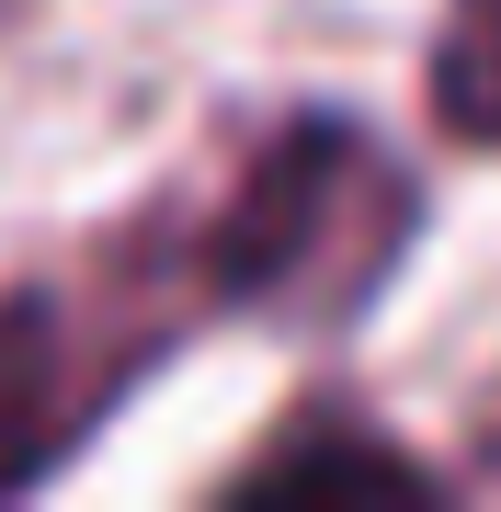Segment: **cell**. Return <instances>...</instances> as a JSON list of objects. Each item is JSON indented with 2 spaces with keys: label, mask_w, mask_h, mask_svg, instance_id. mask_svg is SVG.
Segmentation results:
<instances>
[{
  "label": "cell",
  "mask_w": 501,
  "mask_h": 512,
  "mask_svg": "<svg viewBox=\"0 0 501 512\" xmlns=\"http://www.w3.org/2000/svg\"><path fill=\"white\" fill-rule=\"evenodd\" d=\"M217 319L194 251V205H160L137 228H103V251L57 285H0V501L57 478L103 433V410Z\"/></svg>",
  "instance_id": "6da1fadb"
},
{
  "label": "cell",
  "mask_w": 501,
  "mask_h": 512,
  "mask_svg": "<svg viewBox=\"0 0 501 512\" xmlns=\"http://www.w3.org/2000/svg\"><path fill=\"white\" fill-rule=\"evenodd\" d=\"M422 194L410 171L342 114H297L240 160V183L217 205H194V251H205V296L251 308L274 330H331L353 319L376 285L399 274Z\"/></svg>",
  "instance_id": "7a4b0ae2"
},
{
  "label": "cell",
  "mask_w": 501,
  "mask_h": 512,
  "mask_svg": "<svg viewBox=\"0 0 501 512\" xmlns=\"http://www.w3.org/2000/svg\"><path fill=\"white\" fill-rule=\"evenodd\" d=\"M433 478L410 444H388L376 421H342V410H308V433L262 444L251 467H228L217 501H433Z\"/></svg>",
  "instance_id": "3957f363"
},
{
  "label": "cell",
  "mask_w": 501,
  "mask_h": 512,
  "mask_svg": "<svg viewBox=\"0 0 501 512\" xmlns=\"http://www.w3.org/2000/svg\"><path fill=\"white\" fill-rule=\"evenodd\" d=\"M422 92H433V126L456 148H501V0H445Z\"/></svg>",
  "instance_id": "277c9868"
},
{
  "label": "cell",
  "mask_w": 501,
  "mask_h": 512,
  "mask_svg": "<svg viewBox=\"0 0 501 512\" xmlns=\"http://www.w3.org/2000/svg\"><path fill=\"white\" fill-rule=\"evenodd\" d=\"M479 478H501V387L479 399Z\"/></svg>",
  "instance_id": "5b68a950"
},
{
  "label": "cell",
  "mask_w": 501,
  "mask_h": 512,
  "mask_svg": "<svg viewBox=\"0 0 501 512\" xmlns=\"http://www.w3.org/2000/svg\"><path fill=\"white\" fill-rule=\"evenodd\" d=\"M23 12H35V0H0V35H12V23H23Z\"/></svg>",
  "instance_id": "8992f818"
}]
</instances>
